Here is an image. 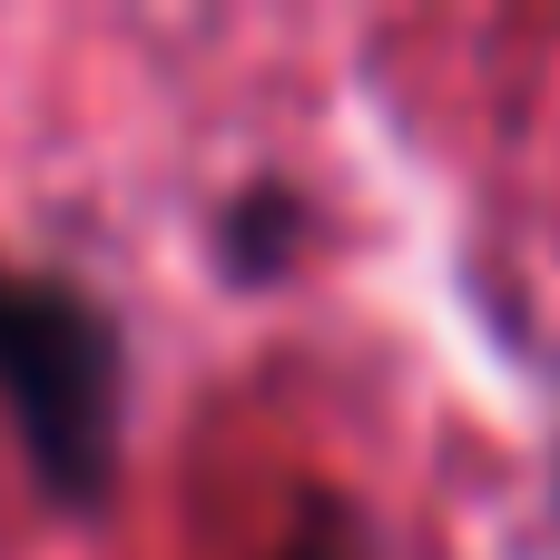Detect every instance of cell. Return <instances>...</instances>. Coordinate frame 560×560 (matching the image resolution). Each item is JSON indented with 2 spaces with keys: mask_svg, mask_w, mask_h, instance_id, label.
I'll return each mask as SVG.
<instances>
[{
  "mask_svg": "<svg viewBox=\"0 0 560 560\" xmlns=\"http://www.w3.org/2000/svg\"><path fill=\"white\" fill-rule=\"evenodd\" d=\"M0 423L49 522H108L128 482L138 345L98 285L0 256Z\"/></svg>",
  "mask_w": 560,
  "mask_h": 560,
  "instance_id": "6da1fadb",
  "label": "cell"
},
{
  "mask_svg": "<svg viewBox=\"0 0 560 560\" xmlns=\"http://www.w3.org/2000/svg\"><path fill=\"white\" fill-rule=\"evenodd\" d=\"M305 236H315V207H305L295 177H246L217 207V266L236 285H285L295 256H305Z\"/></svg>",
  "mask_w": 560,
  "mask_h": 560,
  "instance_id": "7a4b0ae2",
  "label": "cell"
},
{
  "mask_svg": "<svg viewBox=\"0 0 560 560\" xmlns=\"http://www.w3.org/2000/svg\"><path fill=\"white\" fill-rule=\"evenodd\" d=\"M276 560H384V541H374V512H364L354 492L305 482V492H295V512H285Z\"/></svg>",
  "mask_w": 560,
  "mask_h": 560,
  "instance_id": "3957f363",
  "label": "cell"
}]
</instances>
